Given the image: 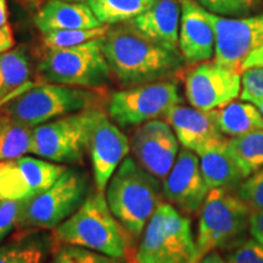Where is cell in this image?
<instances>
[{"label": "cell", "instance_id": "1", "mask_svg": "<svg viewBox=\"0 0 263 263\" xmlns=\"http://www.w3.org/2000/svg\"><path fill=\"white\" fill-rule=\"evenodd\" d=\"M103 50L111 72L124 87L173 77L184 66L179 50H171L138 32L130 24L110 27Z\"/></svg>", "mask_w": 263, "mask_h": 263}, {"label": "cell", "instance_id": "2", "mask_svg": "<svg viewBox=\"0 0 263 263\" xmlns=\"http://www.w3.org/2000/svg\"><path fill=\"white\" fill-rule=\"evenodd\" d=\"M106 189V200L112 215L129 238L138 239L162 203L160 179L133 157L127 156L111 177Z\"/></svg>", "mask_w": 263, "mask_h": 263}, {"label": "cell", "instance_id": "3", "mask_svg": "<svg viewBox=\"0 0 263 263\" xmlns=\"http://www.w3.org/2000/svg\"><path fill=\"white\" fill-rule=\"evenodd\" d=\"M55 238L61 244L81 246L111 257L126 258L129 248V236L111 212L106 196L98 190L55 228Z\"/></svg>", "mask_w": 263, "mask_h": 263}, {"label": "cell", "instance_id": "4", "mask_svg": "<svg viewBox=\"0 0 263 263\" xmlns=\"http://www.w3.org/2000/svg\"><path fill=\"white\" fill-rule=\"evenodd\" d=\"M128 263H195L196 242L190 219L162 202L150 218Z\"/></svg>", "mask_w": 263, "mask_h": 263}, {"label": "cell", "instance_id": "5", "mask_svg": "<svg viewBox=\"0 0 263 263\" xmlns=\"http://www.w3.org/2000/svg\"><path fill=\"white\" fill-rule=\"evenodd\" d=\"M103 95L95 89L45 83L12 99L3 108V115L26 126L37 127L66 115L99 107Z\"/></svg>", "mask_w": 263, "mask_h": 263}, {"label": "cell", "instance_id": "6", "mask_svg": "<svg viewBox=\"0 0 263 263\" xmlns=\"http://www.w3.org/2000/svg\"><path fill=\"white\" fill-rule=\"evenodd\" d=\"M38 73L45 83L103 89L111 80L103 50V38L66 49L47 50L38 64Z\"/></svg>", "mask_w": 263, "mask_h": 263}, {"label": "cell", "instance_id": "7", "mask_svg": "<svg viewBox=\"0 0 263 263\" xmlns=\"http://www.w3.org/2000/svg\"><path fill=\"white\" fill-rule=\"evenodd\" d=\"M251 209L232 189H211L201 207L197 227L196 258L234 245L250 224ZM196 261V262H197Z\"/></svg>", "mask_w": 263, "mask_h": 263}, {"label": "cell", "instance_id": "8", "mask_svg": "<svg viewBox=\"0 0 263 263\" xmlns=\"http://www.w3.org/2000/svg\"><path fill=\"white\" fill-rule=\"evenodd\" d=\"M100 111L87 108L34 127L29 153L57 163H82Z\"/></svg>", "mask_w": 263, "mask_h": 263}, {"label": "cell", "instance_id": "9", "mask_svg": "<svg viewBox=\"0 0 263 263\" xmlns=\"http://www.w3.org/2000/svg\"><path fill=\"white\" fill-rule=\"evenodd\" d=\"M89 180L87 173L68 168L50 188L24 200L20 228H57L80 209L87 199Z\"/></svg>", "mask_w": 263, "mask_h": 263}, {"label": "cell", "instance_id": "10", "mask_svg": "<svg viewBox=\"0 0 263 263\" xmlns=\"http://www.w3.org/2000/svg\"><path fill=\"white\" fill-rule=\"evenodd\" d=\"M182 101L177 82L156 81L115 91L108 98L107 115L118 127H138L166 117Z\"/></svg>", "mask_w": 263, "mask_h": 263}, {"label": "cell", "instance_id": "11", "mask_svg": "<svg viewBox=\"0 0 263 263\" xmlns=\"http://www.w3.org/2000/svg\"><path fill=\"white\" fill-rule=\"evenodd\" d=\"M215 29V62L240 72L250 52L263 47V12L250 17H226L209 11Z\"/></svg>", "mask_w": 263, "mask_h": 263}, {"label": "cell", "instance_id": "12", "mask_svg": "<svg viewBox=\"0 0 263 263\" xmlns=\"http://www.w3.org/2000/svg\"><path fill=\"white\" fill-rule=\"evenodd\" d=\"M241 93V74L217 62H200L185 76V95L193 107L212 111Z\"/></svg>", "mask_w": 263, "mask_h": 263}, {"label": "cell", "instance_id": "13", "mask_svg": "<svg viewBox=\"0 0 263 263\" xmlns=\"http://www.w3.org/2000/svg\"><path fill=\"white\" fill-rule=\"evenodd\" d=\"M130 149L143 168L163 180L176 162L179 146L168 122L153 120L134 130Z\"/></svg>", "mask_w": 263, "mask_h": 263}, {"label": "cell", "instance_id": "14", "mask_svg": "<svg viewBox=\"0 0 263 263\" xmlns=\"http://www.w3.org/2000/svg\"><path fill=\"white\" fill-rule=\"evenodd\" d=\"M162 190L164 199L186 215H194L201 209L210 188L202 176L197 154L188 149L180 151L163 179Z\"/></svg>", "mask_w": 263, "mask_h": 263}, {"label": "cell", "instance_id": "15", "mask_svg": "<svg viewBox=\"0 0 263 263\" xmlns=\"http://www.w3.org/2000/svg\"><path fill=\"white\" fill-rule=\"evenodd\" d=\"M129 150L130 143L126 134L100 111L91 128L88 149L98 192L104 193L107 188L111 177L126 159Z\"/></svg>", "mask_w": 263, "mask_h": 263}, {"label": "cell", "instance_id": "16", "mask_svg": "<svg viewBox=\"0 0 263 263\" xmlns=\"http://www.w3.org/2000/svg\"><path fill=\"white\" fill-rule=\"evenodd\" d=\"M179 51L189 65L210 61L215 57V29L209 11L196 0H179Z\"/></svg>", "mask_w": 263, "mask_h": 263}, {"label": "cell", "instance_id": "17", "mask_svg": "<svg viewBox=\"0 0 263 263\" xmlns=\"http://www.w3.org/2000/svg\"><path fill=\"white\" fill-rule=\"evenodd\" d=\"M166 120L179 143L195 154L226 139L211 111L176 105L167 114Z\"/></svg>", "mask_w": 263, "mask_h": 263}, {"label": "cell", "instance_id": "18", "mask_svg": "<svg viewBox=\"0 0 263 263\" xmlns=\"http://www.w3.org/2000/svg\"><path fill=\"white\" fill-rule=\"evenodd\" d=\"M129 24L157 44L171 50H179L180 4L178 0H156L150 9L130 20Z\"/></svg>", "mask_w": 263, "mask_h": 263}, {"label": "cell", "instance_id": "19", "mask_svg": "<svg viewBox=\"0 0 263 263\" xmlns=\"http://www.w3.org/2000/svg\"><path fill=\"white\" fill-rule=\"evenodd\" d=\"M34 24L42 34L62 29H85L104 26L84 3L50 0L35 16Z\"/></svg>", "mask_w": 263, "mask_h": 263}, {"label": "cell", "instance_id": "20", "mask_svg": "<svg viewBox=\"0 0 263 263\" xmlns=\"http://www.w3.org/2000/svg\"><path fill=\"white\" fill-rule=\"evenodd\" d=\"M203 178L210 190L216 188L234 189L245 179L244 174L230 156L227 140L218 141L197 154Z\"/></svg>", "mask_w": 263, "mask_h": 263}, {"label": "cell", "instance_id": "21", "mask_svg": "<svg viewBox=\"0 0 263 263\" xmlns=\"http://www.w3.org/2000/svg\"><path fill=\"white\" fill-rule=\"evenodd\" d=\"M223 134L238 137L255 130H263V114L252 103H232L211 111Z\"/></svg>", "mask_w": 263, "mask_h": 263}, {"label": "cell", "instance_id": "22", "mask_svg": "<svg viewBox=\"0 0 263 263\" xmlns=\"http://www.w3.org/2000/svg\"><path fill=\"white\" fill-rule=\"evenodd\" d=\"M31 59L24 45L0 54V101L28 81Z\"/></svg>", "mask_w": 263, "mask_h": 263}, {"label": "cell", "instance_id": "23", "mask_svg": "<svg viewBox=\"0 0 263 263\" xmlns=\"http://www.w3.org/2000/svg\"><path fill=\"white\" fill-rule=\"evenodd\" d=\"M227 149L244 177L263 168V130H255L227 140Z\"/></svg>", "mask_w": 263, "mask_h": 263}, {"label": "cell", "instance_id": "24", "mask_svg": "<svg viewBox=\"0 0 263 263\" xmlns=\"http://www.w3.org/2000/svg\"><path fill=\"white\" fill-rule=\"evenodd\" d=\"M156 0H87L88 5L104 26L130 21L145 12Z\"/></svg>", "mask_w": 263, "mask_h": 263}, {"label": "cell", "instance_id": "25", "mask_svg": "<svg viewBox=\"0 0 263 263\" xmlns=\"http://www.w3.org/2000/svg\"><path fill=\"white\" fill-rule=\"evenodd\" d=\"M33 128L0 116V161L17 160L31 151Z\"/></svg>", "mask_w": 263, "mask_h": 263}, {"label": "cell", "instance_id": "26", "mask_svg": "<svg viewBox=\"0 0 263 263\" xmlns=\"http://www.w3.org/2000/svg\"><path fill=\"white\" fill-rule=\"evenodd\" d=\"M16 161L31 192V197L50 188L68 170L62 163L48 162L31 156H22Z\"/></svg>", "mask_w": 263, "mask_h": 263}, {"label": "cell", "instance_id": "27", "mask_svg": "<svg viewBox=\"0 0 263 263\" xmlns=\"http://www.w3.org/2000/svg\"><path fill=\"white\" fill-rule=\"evenodd\" d=\"M110 26H101L97 28L85 29H62V31H54L44 33L42 37L43 47L47 50L54 49H66L83 44L94 39L103 38L106 34Z\"/></svg>", "mask_w": 263, "mask_h": 263}, {"label": "cell", "instance_id": "28", "mask_svg": "<svg viewBox=\"0 0 263 263\" xmlns=\"http://www.w3.org/2000/svg\"><path fill=\"white\" fill-rule=\"evenodd\" d=\"M31 197L27 183L17 161H0V202L12 200L21 201Z\"/></svg>", "mask_w": 263, "mask_h": 263}, {"label": "cell", "instance_id": "29", "mask_svg": "<svg viewBox=\"0 0 263 263\" xmlns=\"http://www.w3.org/2000/svg\"><path fill=\"white\" fill-rule=\"evenodd\" d=\"M45 250L44 242L35 238L0 245V263H43Z\"/></svg>", "mask_w": 263, "mask_h": 263}, {"label": "cell", "instance_id": "30", "mask_svg": "<svg viewBox=\"0 0 263 263\" xmlns=\"http://www.w3.org/2000/svg\"><path fill=\"white\" fill-rule=\"evenodd\" d=\"M50 263H128V261L127 258L111 257L81 246L62 244Z\"/></svg>", "mask_w": 263, "mask_h": 263}, {"label": "cell", "instance_id": "31", "mask_svg": "<svg viewBox=\"0 0 263 263\" xmlns=\"http://www.w3.org/2000/svg\"><path fill=\"white\" fill-rule=\"evenodd\" d=\"M203 9L226 17H242L255 8L256 0H196Z\"/></svg>", "mask_w": 263, "mask_h": 263}, {"label": "cell", "instance_id": "32", "mask_svg": "<svg viewBox=\"0 0 263 263\" xmlns=\"http://www.w3.org/2000/svg\"><path fill=\"white\" fill-rule=\"evenodd\" d=\"M236 194L251 211H263V168L246 177L236 189Z\"/></svg>", "mask_w": 263, "mask_h": 263}, {"label": "cell", "instance_id": "33", "mask_svg": "<svg viewBox=\"0 0 263 263\" xmlns=\"http://www.w3.org/2000/svg\"><path fill=\"white\" fill-rule=\"evenodd\" d=\"M228 263H263V245L257 240H240L227 256Z\"/></svg>", "mask_w": 263, "mask_h": 263}, {"label": "cell", "instance_id": "34", "mask_svg": "<svg viewBox=\"0 0 263 263\" xmlns=\"http://www.w3.org/2000/svg\"><path fill=\"white\" fill-rule=\"evenodd\" d=\"M241 100L257 103L263 99V67H252L244 70L241 74Z\"/></svg>", "mask_w": 263, "mask_h": 263}, {"label": "cell", "instance_id": "35", "mask_svg": "<svg viewBox=\"0 0 263 263\" xmlns=\"http://www.w3.org/2000/svg\"><path fill=\"white\" fill-rule=\"evenodd\" d=\"M22 203H24V200L21 201L8 200V201L0 202V242L15 227H17Z\"/></svg>", "mask_w": 263, "mask_h": 263}, {"label": "cell", "instance_id": "36", "mask_svg": "<svg viewBox=\"0 0 263 263\" xmlns=\"http://www.w3.org/2000/svg\"><path fill=\"white\" fill-rule=\"evenodd\" d=\"M249 229L252 238L263 245V211H252Z\"/></svg>", "mask_w": 263, "mask_h": 263}, {"label": "cell", "instance_id": "37", "mask_svg": "<svg viewBox=\"0 0 263 263\" xmlns=\"http://www.w3.org/2000/svg\"><path fill=\"white\" fill-rule=\"evenodd\" d=\"M15 47V38H14V32L10 24L2 26L0 27V54L3 52L11 50Z\"/></svg>", "mask_w": 263, "mask_h": 263}, {"label": "cell", "instance_id": "38", "mask_svg": "<svg viewBox=\"0 0 263 263\" xmlns=\"http://www.w3.org/2000/svg\"><path fill=\"white\" fill-rule=\"evenodd\" d=\"M252 67H263V47L250 52L241 65V71Z\"/></svg>", "mask_w": 263, "mask_h": 263}, {"label": "cell", "instance_id": "39", "mask_svg": "<svg viewBox=\"0 0 263 263\" xmlns=\"http://www.w3.org/2000/svg\"><path fill=\"white\" fill-rule=\"evenodd\" d=\"M195 263H228V261L221 257V255H218L217 252L212 251L210 252V254L203 256L202 258H200L199 261Z\"/></svg>", "mask_w": 263, "mask_h": 263}, {"label": "cell", "instance_id": "40", "mask_svg": "<svg viewBox=\"0 0 263 263\" xmlns=\"http://www.w3.org/2000/svg\"><path fill=\"white\" fill-rule=\"evenodd\" d=\"M8 4H6V0H0V27L8 24Z\"/></svg>", "mask_w": 263, "mask_h": 263}, {"label": "cell", "instance_id": "41", "mask_svg": "<svg viewBox=\"0 0 263 263\" xmlns=\"http://www.w3.org/2000/svg\"><path fill=\"white\" fill-rule=\"evenodd\" d=\"M254 105H256V106L259 108V111H261V112L263 114V99H262V100H258L257 103H255Z\"/></svg>", "mask_w": 263, "mask_h": 263}, {"label": "cell", "instance_id": "42", "mask_svg": "<svg viewBox=\"0 0 263 263\" xmlns=\"http://www.w3.org/2000/svg\"><path fill=\"white\" fill-rule=\"evenodd\" d=\"M65 2H73V3H82L83 0H65Z\"/></svg>", "mask_w": 263, "mask_h": 263}, {"label": "cell", "instance_id": "43", "mask_svg": "<svg viewBox=\"0 0 263 263\" xmlns=\"http://www.w3.org/2000/svg\"><path fill=\"white\" fill-rule=\"evenodd\" d=\"M256 2H258V0H256Z\"/></svg>", "mask_w": 263, "mask_h": 263}]
</instances>
